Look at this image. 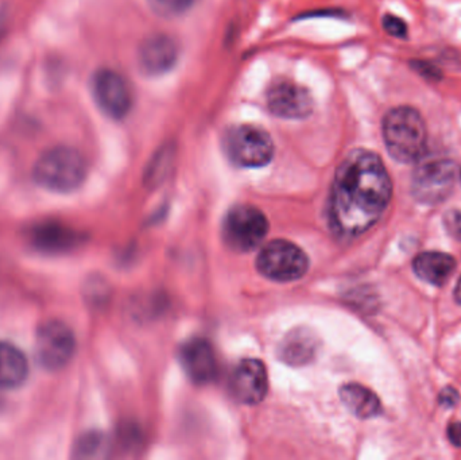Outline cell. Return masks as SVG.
Listing matches in <instances>:
<instances>
[{
  "instance_id": "cell-13",
  "label": "cell",
  "mask_w": 461,
  "mask_h": 460,
  "mask_svg": "<svg viewBox=\"0 0 461 460\" xmlns=\"http://www.w3.org/2000/svg\"><path fill=\"white\" fill-rule=\"evenodd\" d=\"M180 361L186 374L197 385H207L218 374V359L208 340L192 339L183 346Z\"/></svg>"
},
{
  "instance_id": "cell-22",
  "label": "cell",
  "mask_w": 461,
  "mask_h": 460,
  "mask_svg": "<svg viewBox=\"0 0 461 460\" xmlns=\"http://www.w3.org/2000/svg\"><path fill=\"white\" fill-rule=\"evenodd\" d=\"M446 226L451 235L461 242V212H449L446 218Z\"/></svg>"
},
{
  "instance_id": "cell-10",
  "label": "cell",
  "mask_w": 461,
  "mask_h": 460,
  "mask_svg": "<svg viewBox=\"0 0 461 460\" xmlns=\"http://www.w3.org/2000/svg\"><path fill=\"white\" fill-rule=\"evenodd\" d=\"M266 103L273 115L292 121L308 118L314 108L309 89L289 78H279L268 86Z\"/></svg>"
},
{
  "instance_id": "cell-8",
  "label": "cell",
  "mask_w": 461,
  "mask_h": 460,
  "mask_svg": "<svg viewBox=\"0 0 461 460\" xmlns=\"http://www.w3.org/2000/svg\"><path fill=\"white\" fill-rule=\"evenodd\" d=\"M267 232V218L254 205H236L224 221V239L230 248L240 253H247L258 248Z\"/></svg>"
},
{
  "instance_id": "cell-4",
  "label": "cell",
  "mask_w": 461,
  "mask_h": 460,
  "mask_svg": "<svg viewBox=\"0 0 461 460\" xmlns=\"http://www.w3.org/2000/svg\"><path fill=\"white\" fill-rule=\"evenodd\" d=\"M224 150L240 167H262L274 157V142L267 131L254 124L230 127L223 138Z\"/></svg>"
},
{
  "instance_id": "cell-11",
  "label": "cell",
  "mask_w": 461,
  "mask_h": 460,
  "mask_svg": "<svg viewBox=\"0 0 461 460\" xmlns=\"http://www.w3.org/2000/svg\"><path fill=\"white\" fill-rule=\"evenodd\" d=\"M230 385L239 401L247 405L259 404L267 393V370L258 359H244L233 370Z\"/></svg>"
},
{
  "instance_id": "cell-19",
  "label": "cell",
  "mask_w": 461,
  "mask_h": 460,
  "mask_svg": "<svg viewBox=\"0 0 461 460\" xmlns=\"http://www.w3.org/2000/svg\"><path fill=\"white\" fill-rule=\"evenodd\" d=\"M110 454V440L102 432H86L73 447V458L104 459Z\"/></svg>"
},
{
  "instance_id": "cell-2",
  "label": "cell",
  "mask_w": 461,
  "mask_h": 460,
  "mask_svg": "<svg viewBox=\"0 0 461 460\" xmlns=\"http://www.w3.org/2000/svg\"><path fill=\"white\" fill-rule=\"evenodd\" d=\"M382 135L387 151L395 161L411 164L425 156L427 124L416 108L408 105L392 108L382 122Z\"/></svg>"
},
{
  "instance_id": "cell-18",
  "label": "cell",
  "mask_w": 461,
  "mask_h": 460,
  "mask_svg": "<svg viewBox=\"0 0 461 460\" xmlns=\"http://www.w3.org/2000/svg\"><path fill=\"white\" fill-rule=\"evenodd\" d=\"M316 353V342L309 332L294 331L285 339L281 348L282 359L287 364L303 365L311 361Z\"/></svg>"
},
{
  "instance_id": "cell-24",
  "label": "cell",
  "mask_w": 461,
  "mask_h": 460,
  "mask_svg": "<svg viewBox=\"0 0 461 460\" xmlns=\"http://www.w3.org/2000/svg\"><path fill=\"white\" fill-rule=\"evenodd\" d=\"M448 437L452 445L461 447V421H456L449 426Z\"/></svg>"
},
{
  "instance_id": "cell-17",
  "label": "cell",
  "mask_w": 461,
  "mask_h": 460,
  "mask_svg": "<svg viewBox=\"0 0 461 460\" xmlns=\"http://www.w3.org/2000/svg\"><path fill=\"white\" fill-rule=\"evenodd\" d=\"M340 399L357 418L373 419L382 413V404L378 396L359 383L344 385L340 389Z\"/></svg>"
},
{
  "instance_id": "cell-7",
  "label": "cell",
  "mask_w": 461,
  "mask_h": 460,
  "mask_svg": "<svg viewBox=\"0 0 461 460\" xmlns=\"http://www.w3.org/2000/svg\"><path fill=\"white\" fill-rule=\"evenodd\" d=\"M75 351V334L64 321L48 320L41 324L35 335V356L43 369H64L72 361Z\"/></svg>"
},
{
  "instance_id": "cell-3",
  "label": "cell",
  "mask_w": 461,
  "mask_h": 460,
  "mask_svg": "<svg viewBox=\"0 0 461 460\" xmlns=\"http://www.w3.org/2000/svg\"><path fill=\"white\" fill-rule=\"evenodd\" d=\"M86 162L69 146H56L41 154L32 167V178L41 188L54 194H70L83 185Z\"/></svg>"
},
{
  "instance_id": "cell-1",
  "label": "cell",
  "mask_w": 461,
  "mask_h": 460,
  "mask_svg": "<svg viewBox=\"0 0 461 460\" xmlns=\"http://www.w3.org/2000/svg\"><path fill=\"white\" fill-rule=\"evenodd\" d=\"M392 194V180L381 157L365 149L351 151L336 170L330 188V229L344 239L365 234L382 218Z\"/></svg>"
},
{
  "instance_id": "cell-15",
  "label": "cell",
  "mask_w": 461,
  "mask_h": 460,
  "mask_svg": "<svg viewBox=\"0 0 461 460\" xmlns=\"http://www.w3.org/2000/svg\"><path fill=\"white\" fill-rule=\"evenodd\" d=\"M414 273L425 283L443 286L456 270V259L446 253L429 251L417 256L413 262Z\"/></svg>"
},
{
  "instance_id": "cell-20",
  "label": "cell",
  "mask_w": 461,
  "mask_h": 460,
  "mask_svg": "<svg viewBox=\"0 0 461 460\" xmlns=\"http://www.w3.org/2000/svg\"><path fill=\"white\" fill-rule=\"evenodd\" d=\"M156 13L164 16H177L186 13L196 0H149Z\"/></svg>"
},
{
  "instance_id": "cell-5",
  "label": "cell",
  "mask_w": 461,
  "mask_h": 460,
  "mask_svg": "<svg viewBox=\"0 0 461 460\" xmlns=\"http://www.w3.org/2000/svg\"><path fill=\"white\" fill-rule=\"evenodd\" d=\"M260 275L276 283L300 280L308 272L309 259L303 248L289 240L267 243L257 259Z\"/></svg>"
},
{
  "instance_id": "cell-12",
  "label": "cell",
  "mask_w": 461,
  "mask_h": 460,
  "mask_svg": "<svg viewBox=\"0 0 461 460\" xmlns=\"http://www.w3.org/2000/svg\"><path fill=\"white\" fill-rule=\"evenodd\" d=\"M180 48L175 38L165 34L151 35L140 45L138 62L148 76H162L177 64Z\"/></svg>"
},
{
  "instance_id": "cell-14",
  "label": "cell",
  "mask_w": 461,
  "mask_h": 460,
  "mask_svg": "<svg viewBox=\"0 0 461 460\" xmlns=\"http://www.w3.org/2000/svg\"><path fill=\"white\" fill-rule=\"evenodd\" d=\"M32 245L42 253L59 254L69 251L80 243V235L57 223H43L30 232Z\"/></svg>"
},
{
  "instance_id": "cell-6",
  "label": "cell",
  "mask_w": 461,
  "mask_h": 460,
  "mask_svg": "<svg viewBox=\"0 0 461 460\" xmlns=\"http://www.w3.org/2000/svg\"><path fill=\"white\" fill-rule=\"evenodd\" d=\"M455 178L456 169L451 159L422 157L413 173L411 191L420 203L438 204L452 194Z\"/></svg>"
},
{
  "instance_id": "cell-21",
  "label": "cell",
  "mask_w": 461,
  "mask_h": 460,
  "mask_svg": "<svg viewBox=\"0 0 461 460\" xmlns=\"http://www.w3.org/2000/svg\"><path fill=\"white\" fill-rule=\"evenodd\" d=\"M384 29L393 37L405 38L408 34V24L395 15H386L384 18Z\"/></svg>"
},
{
  "instance_id": "cell-26",
  "label": "cell",
  "mask_w": 461,
  "mask_h": 460,
  "mask_svg": "<svg viewBox=\"0 0 461 460\" xmlns=\"http://www.w3.org/2000/svg\"><path fill=\"white\" fill-rule=\"evenodd\" d=\"M460 177H461V172H460Z\"/></svg>"
},
{
  "instance_id": "cell-25",
  "label": "cell",
  "mask_w": 461,
  "mask_h": 460,
  "mask_svg": "<svg viewBox=\"0 0 461 460\" xmlns=\"http://www.w3.org/2000/svg\"><path fill=\"white\" fill-rule=\"evenodd\" d=\"M455 299L461 305V277L459 283H457L456 289H455Z\"/></svg>"
},
{
  "instance_id": "cell-9",
  "label": "cell",
  "mask_w": 461,
  "mask_h": 460,
  "mask_svg": "<svg viewBox=\"0 0 461 460\" xmlns=\"http://www.w3.org/2000/svg\"><path fill=\"white\" fill-rule=\"evenodd\" d=\"M92 95L97 107L115 121L126 118L134 104V94L129 81L121 73L108 68L95 73Z\"/></svg>"
},
{
  "instance_id": "cell-16",
  "label": "cell",
  "mask_w": 461,
  "mask_h": 460,
  "mask_svg": "<svg viewBox=\"0 0 461 460\" xmlns=\"http://www.w3.org/2000/svg\"><path fill=\"white\" fill-rule=\"evenodd\" d=\"M29 377V361L16 346L0 340V389L11 391Z\"/></svg>"
},
{
  "instance_id": "cell-23",
  "label": "cell",
  "mask_w": 461,
  "mask_h": 460,
  "mask_svg": "<svg viewBox=\"0 0 461 460\" xmlns=\"http://www.w3.org/2000/svg\"><path fill=\"white\" fill-rule=\"evenodd\" d=\"M459 393L454 388L444 389L438 396V401H440L441 407L444 408H454L459 402Z\"/></svg>"
}]
</instances>
